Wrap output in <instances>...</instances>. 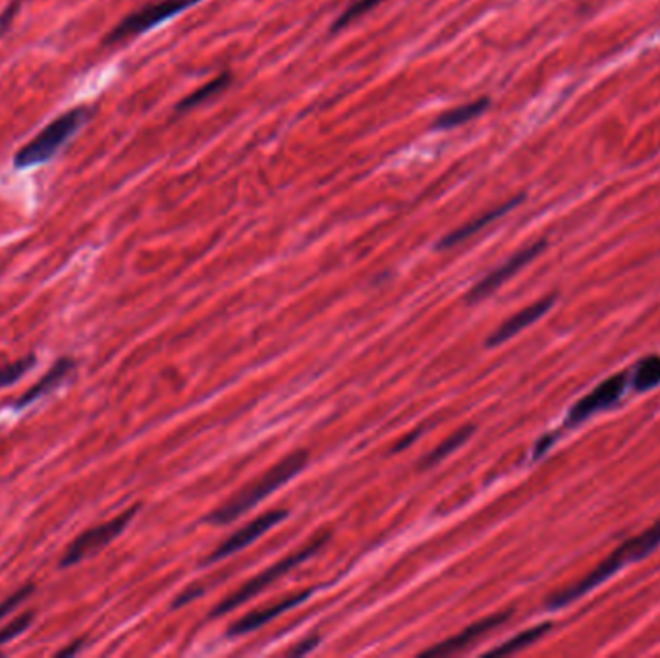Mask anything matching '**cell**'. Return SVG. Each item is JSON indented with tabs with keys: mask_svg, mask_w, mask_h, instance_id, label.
<instances>
[{
	"mask_svg": "<svg viewBox=\"0 0 660 658\" xmlns=\"http://www.w3.org/2000/svg\"><path fill=\"white\" fill-rule=\"evenodd\" d=\"M550 630V624H541V626H535L531 630L522 631L518 633L516 637L508 639L504 645L496 647L495 651H491V655H510V653H516V651H522L525 647L533 645L537 639H541L547 631Z\"/></svg>",
	"mask_w": 660,
	"mask_h": 658,
	"instance_id": "18",
	"label": "cell"
},
{
	"mask_svg": "<svg viewBox=\"0 0 660 658\" xmlns=\"http://www.w3.org/2000/svg\"><path fill=\"white\" fill-rule=\"evenodd\" d=\"M489 105H491V101L485 97V99H477L466 105H460L456 109L446 110L435 120L433 128L435 130H452V128L464 126V124H468L469 120H475L477 116H481L485 110L489 109Z\"/></svg>",
	"mask_w": 660,
	"mask_h": 658,
	"instance_id": "15",
	"label": "cell"
},
{
	"mask_svg": "<svg viewBox=\"0 0 660 658\" xmlns=\"http://www.w3.org/2000/svg\"><path fill=\"white\" fill-rule=\"evenodd\" d=\"M20 2H22V0H12V4L8 6V10H6V12L0 16V31H4V29L10 26V22H12L14 14H16V10H18Z\"/></svg>",
	"mask_w": 660,
	"mask_h": 658,
	"instance_id": "24",
	"label": "cell"
},
{
	"mask_svg": "<svg viewBox=\"0 0 660 658\" xmlns=\"http://www.w3.org/2000/svg\"><path fill=\"white\" fill-rule=\"evenodd\" d=\"M522 201L523 195H518V197L510 199V201L502 203L500 207H495L493 211H489V213H485V215H481V217H477V219L471 220V222H468V224H464L462 228H458V230L450 232L448 236H444V238L440 240V249H448V247L458 246V244L466 242L468 238L475 236L477 232H481V230H483L485 226H489L491 222H495L496 219H500V217H504L506 213H510L512 209H516V207H518Z\"/></svg>",
	"mask_w": 660,
	"mask_h": 658,
	"instance_id": "13",
	"label": "cell"
},
{
	"mask_svg": "<svg viewBox=\"0 0 660 658\" xmlns=\"http://www.w3.org/2000/svg\"><path fill=\"white\" fill-rule=\"evenodd\" d=\"M80 647H82V641H78V645H72L70 649H62V651H58V655H74L76 651H80Z\"/></svg>",
	"mask_w": 660,
	"mask_h": 658,
	"instance_id": "27",
	"label": "cell"
},
{
	"mask_svg": "<svg viewBox=\"0 0 660 658\" xmlns=\"http://www.w3.org/2000/svg\"><path fill=\"white\" fill-rule=\"evenodd\" d=\"M74 365H76V363H74V359H70V357H62V359H58L55 365L47 371V375H45L43 379H39L37 383L33 384L28 392L16 402V408H26L29 404H33L35 400H39L41 396H45V394H49L51 390H55L56 386L62 383V381L72 373Z\"/></svg>",
	"mask_w": 660,
	"mask_h": 658,
	"instance_id": "14",
	"label": "cell"
},
{
	"mask_svg": "<svg viewBox=\"0 0 660 658\" xmlns=\"http://www.w3.org/2000/svg\"><path fill=\"white\" fill-rule=\"evenodd\" d=\"M550 440H552V437L539 440V444H537V448H535V458H539V456H541V454H543V452L549 448L550 444H552Z\"/></svg>",
	"mask_w": 660,
	"mask_h": 658,
	"instance_id": "26",
	"label": "cell"
},
{
	"mask_svg": "<svg viewBox=\"0 0 660 658\" xmlns=\"http://www.w3.org/2000/svg\"><path fill=\"white\" fill-rule=\"evenodd\" d=\"M288 516L286 510H271V512H265L261 514L259 518H255L253 521H249L248 525H244L240 531H236L234 535H230L222 545H219V549L215 550L211 556H209V562H215V560H220V558H226L238 550L248 547L249 543H253L255 539H259L265 531L273 529L276 523L284 520Z\"/></svg>",
	"mask_w": 660,
	"mask_h": 658,
	"instance_id": "9",
	"label": "cell"
},
{
	"mask_svg": "<svg viewBox=\"0 0 660 658\" xmlns=\"http://www.w3.org/2000/svg\"><path fill=\"white\" fill-rule=\"evenodd\" d=\"M89 118H91V110L87 107L66 110L16 153L14 166L18 170H26L53 161L56 155L70 143V139L89 122Z\"/></svg>",
	"mask_w": 660,
	"mask_h": 658,
	"instance_id": "3",
	"label": "cell"
},
{
	"mask_svg": "<svg viewBox=\"0 0 660 658\" xmlns=\"http://www.w3.org/2000/svg\"><path fill=\"white\" fill-rule=\"evenodd\" d=\"M547 247V244L541 240V242H535L531 246L523 247L522 251H518L516 255H512L508 261H504L500 267H496L493 273L481 278L468 294L469 303L481 302L483 298L491 296L495 290H498L506 280H510L512 276L516 275L518 271H522L525 265H529L535 257H539V253H543V249Z\"/></svg>",
	"mask_w": 660,
	"mask_h": 658,
	"instance_id": "8",
	"label": "cell"
},
{
	"mask_svg": "<svg viewBox=\"0 0 660 658\" xmlns=\"http://www.w3.org/2000/svg\"><path fill=\"white\" fill-rule=\"evenodd\" d=\"M626 386H628V375L626 373H618V375L608 377L605 383L593 388L587 396H583L579 402L574 404V408L570 410V415H568L566 425L576 427L581 421L591 417L593 413L614 406L622 398Z\"/></svg>",
	"mask_w": 660,
	"mask_h": 658,
	"instance_id": "7",
	"label": "cell"
},
{
	"mask_svg": "<svg viewBox=\"0 0 660 658\" xmlns=\"http://www.w3.org/2000/svg\"><path fill=\"white\" fill-rule=\"evenodd\" d=\"M138 512V506L126 510L124 514L116 516L114 520L107 521V523H101V525H95L87 531H83L80 537H76L68 549L64 550V556L60 558V568H70V566H76L80 564L85 558L97 554L99 550L105 549L107 545H110L126 527L128 523L134 520Z\"/></svg>",
	"mask_w": 660,
	"mask_h": 658,
	"instance_id": "5",
	"label": "cell"
},
{
	"mask_svg": "<svg viewBox=\"0 0 660 658\" xmlns=\"http://www.w3.org/2000/svg\"><path fill=\"white\" fill-rule=\"evenodd\" d=\"M659 545L660 518L649 529H645L637 537H633L630 541H626L624 545H620L610 556H606L605 560L593 572H589L583 579H579L578 583L550 595L547 606L549 608H560V606L578 601L579 597H583L585 593H589L595 587H599L601 583H605L608 577L614 576L628 562H637V560L649 556Z\"/></svg>",
	"mask_w": 660,
	"mask_h": 658,
	"instance_id": "1",
	"label": "cell"
},
{
	"mask_svg": "<svg viewBox=\"0 0 660 658\" xmlns=\"http://www.w3.org/2000/svg\"><path fill=\"white\" fill-rule=\"evenodd\" d=\"M510 616H512V612H498V614H493V616H487V618L471 624L462 633H458V635L442 641L437 647L425 651V655H452V653H458V651L469 647L471 643H475L477 639H481L483 635H487L489 631L496 630L498 626H502Z\"/></svg>",
	"mask_w": 660,
	"mask_h": 658,
	"instance_id": "11",
	"label": "cell"
},
{
	"mask_svg": "<svg viewBox=\"0 0 660 658\" xmlns=\"http://www.w3.org/2000/svg\"><path fill=\"white\" fill-rule=\"evenodd\" d=\"M33 618H35L33 612H26V614L14 618V622H10L6 628H2L0 630V647L6 645V643H10L12 639L20 637L24 631L28 630L31 622H33Z\"/></svg>",
	"mask_w": 660,
	"mask_h": 658,
	"instance_id": "22",
	"label": "cell"
},
{
	"mask_svg": "<svg viewBox=\"0 0 660 658\" xmlns=\"http://www.w3.org/2000/svg\"><path fill=\"white\" fill-rule=\"evenodd\" d=\"M228 85H230V76L228 74H220L215 80H211V82L205 83L203 87H199L197 91H193L192 95H188L184 101H180L176 109L180 110V112L195 109V107L203 105L205 101H209L211 97L220 95Z\"/></svg>",
	"mask_w": 660,
	"mask_h": 658,
	"instance_id": "17",
	"label": "cell"
},
{
	"mask_svg": "<svg viewBox=\"0 0 660 658\" xmlns=\"http://www.w3.org/2000/svg\"><path fill=\"white\" fill-rule=\"evenodd\" d=\"M660 384V356L651 354L637 361L632 373V386L637 392L651 390Z\"/></svg>",
	"mask_w": 660,
	"mask_h": 658,
	"instance_id": "16",
	"label": "cell"
},
{
	"mask_svg": "<svg viewBox=\"0 0 660 658\" xmlns=\"http://www.w3.org/2000/svg\"><path fill=\"white\" fill-rule=\"evenodd\" d=\"M383 0H356L352 6H348L336 20V24L332 26V31H338V29L346 28L350 26L354 20L361 18L363 14H367L369 10H373L375 6H379Z\"/></svg>",
	"mask_w": 660,
	"mask_h": 658,
	"instance_id": "21",
	"label": "cell"
},
{
	"mask_svg": "<svg viewBox=\"0 0 660 658\" xmlns=\"http://www.w3.org/2000/svg\"><path fill=\"white\" fill-rule=\"evenodd\" d=\"M315 645H317V637H315V639H307V641H303L302 645H298L296 649H292L290 655H305V653L311 651Z\"/></svg>",
	"mask_w": 660,
	"mask_h": 658,
	"instance_id": "25",
	"label": "cell"
},
{
	"mask_svg": "<svg viewBox=\"0 0 660 658\" xmlns=\"http://www.w3.org/2000/svg\"><path fill=\"white\" fill-rule=\"evenodd\" d=\"M197 2L199 0H159L155 4H147L138 12L128 14L116 28L110 31L105 43L114 45V43L130 39V37L141 35V33L163 24L168 18L192 8L193 4H197Z\"/></svg>",
	"mask_w": 660,
	"mask_h": 658,
	"instance_id": "6",
	"label": "cell"
},
{
	"mask_svg": "<svg viewBox=\"0 0 660 658\" xmlns=\"http://www.w3.org/2000/svg\"><path fill=\"white\" fill-rule=\"evenodd\" d=\"M33 365H35V356L31 354V356L22 357L14 363L0 367V390L20 381Z\"/></svg>",
	"mask_w": 660,
	"mask_h": 658,
	"instance_id": "20",
	"label": "cell"
},
{
	"mask_svg": "<svg viewBox=\"0 0 660 658\" xmlns=\"http://www.w3.org/2000/svg\"><path fill=\"white\" fill-rule=\"evenodd\" d=\"M556 302V294H550L547 298L539 300V302L531 303L527 305L522 311H518L516 315H512L510 319H506L498 329L489 336L487 340V346H498V344H504L506 340L514 338L518 332H522L523 329L531 327L533 323H537L545 313H549L550 307Z\"/></svg>",
	"mask_w": 660,
	"mask_h": 658,
	"instance_id": "10",
	"label": "cell"
},
{
	"mask_svg": "<svg viewBox=\"0 0 660 658\" xmlns=\"http://www.w3.org/2000/svg\"><path fill=\"white\" fill-rule=\"evenodd\" d=\"M305 464H307V452H303V450L286 456L282 462H278L269 471H265L259 479L249 483L248 487H244L240 493L234 494L228 502H224L220 508H217L207 518V521L222 525V523L238 520L242 514H246L255 504H259L265 496L275 493L278 487H282L292 477H296L305 467Z\"/></svg>",
	"mask_w": 660,
	"mask_h": 658,
	"instance_id": "2",
	"label": "cell"
},
{
	"mask_svg": "<svg viewBox=\"0 0 660 658\" xmlns=\"http://www.w3.org/2000/svg\"><path fill=\"white\" fill-rule=\"evenodd\" d=\"M311 595V591H303V593H296L292 597H286L284 601L273 604L269 608H261V610H253L249 612L248 616H244L242 620H238L236 624H232L230 628V635H244L249 631L259 630L261 626H265L267 622L275 620L276 616H280L282 612L294 608L296 604L303 603L307 597Z\"/></svg>",
	"mask_w": 660,
	"mask_h": 658,
	"instance_id": "12",
	"label": "cell"
},
{
	"mask_svg": "<svg viewBox=\"0 0 660 658\" xmlns=\"http://www.w3.org/2000/svg\"><path fill=\"white\" fill-rule=\"evenodd\" d=\"M35 591L33 585H26L22 589H18L14 595H10L6 601L0 603V620H4L8 614H12L14 610H18L22 604L26 603L29 595Z\"/></svg>",
	"mask_w": 660,
	"mask_h": 658,
	"instance_id": "23",
	"label": "cell"
},
{
	"mask_svg": "<svg viewBox=\"0 0 660 658\" xmlns=\"http://www.w3.org/2000/svg\"><path fill=\"white\" fill-rule=\"evenodd\" d=\"M473 425H466V427H462L460 431H456L452 437H448V439L444 440L442 444H440L439 448H435L431 454H429V458L423 462V467H431L435 466L437 462H440V460H444L448 454H452L454 450H458L466 440L473 435Z\"/></svg>",
	"mask_w": 660,
	"mask_h": 658,
	"instance_id": "19",
	"label": "cell"
},
{
	"mask_svg": "<svg viewBox=\"0 0 660 658\" xmlns=\"http://www.w3.org/2000/svg\"><path fill=\"white\" fill-rule=\"evenodd\" d=\"M327 539H329V535H323L321 539H313L307 547H303V549L298 550V552H294V554H290V556H286L284 560H280V562H276L275 566H271L269 570H265L263 574H259L257 577H253V579H249L248 583L244 585V587H240L236 593H232L224 603H220L217 608H215V616H220V614H228V612H232L234 608H238L240 604L246 603V601H249L253 595H257L259 591H263L265 587H269V585H273L275 583L276 579L278 577L284 576V574H288L292 568H296V566H300L302 562H305L309 556H313L317 550L321 549L325 543H327Z\"/></svg>",
	"mask_w": 660,
	"mask_h": 658,
	"instance_id": "4",
	"label": "cell"
}]
</instances>
